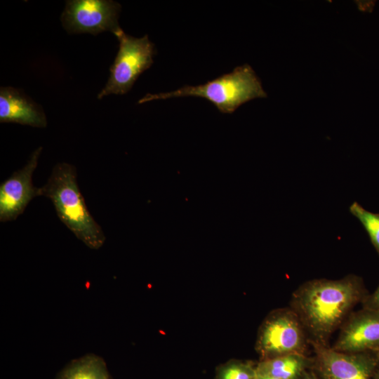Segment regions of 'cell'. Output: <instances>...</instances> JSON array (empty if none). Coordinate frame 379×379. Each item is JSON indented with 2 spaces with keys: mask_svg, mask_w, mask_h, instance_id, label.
Segmentation results:
<instances>
[{
  "mask_svg": "<svg viewBox=\"0 0 379 379\" xmlns=\"http://www.w3.org/2000/svg\"><path fill=\"white\" fill-rule=\"evenodd\" d=\"M60 379H109L102 359L88 355L74 361L62 373Z\"/></svg>",
  "mask_w": 379,
  "mask_h": 379,
  "instance_id": "obj_12",
  "label": "cell"
},
{
  "mask_svg": "<svg viewBox=\"0 0 379 379\" xmlns=\"http://www.w3.org/2000/svg\"><path fill=\"white\" fill-rule=\"evenodd\" d=\"M42 149V147L36 149L25 166L1 183V222L15 220L34 197L41 196V188L36 187L32 183V175Z\"/></svg>",
  "mask_w": 379,
  "mask_h": 379,
  "instance_id": "obj_8",
  "label": "cell"
},
{
  "mask_svg": "<svg viewBox=\"0 0 379 379\" xmlns=\"http://www.w3.org/2000/svg\"><path fill=\"white\" fill-rule=\"evenodd\" d=\"M40 188L41 196L51 201L58 218L78 239L94 250L104 245L105 235L87 208L73 165L57 164L47 182Z\"/></svg>",
  "mask_w": 379,
  "mask_h": 379,
  "instance_id": "obj_2",
  "label": "cell"
},
{
  "mask_svg": "<svg viewBox=\"0 0 379 379\" xmlns=\"http://www.w3.org/2000/svg\"><path fill=\"white\" fill-rule=\"evenodd\" d=\"M373 379H379V356H378V366H377V368H376V370H375V372L374 373Z\"/></svg>",
  "mask_w": 379,
  "mask_h": 379,
  "instance_id": "obj_17",
  "label": "cell"
},
{
  "mask_svg": "<svg viewBox=\"0 0 379 379\" xmlns=\"http://www.w3.org/2000/svg\"><path fill=\"white\" fill-rule=\"evenodd\" d=\"M312 360L304 354H289L267 359L256 367L258 375L278 379H302L312 368Z\"/></svg>",
  "mask_w": 379,
  "mask_h": 379,
  "instance_id": "obj_11",
  "label": "cell"
},
{
  "mask_svg": "<svg viewBox=\"0 0 379 379\" xmlns=\"http://www.w3.org/2000/svg\"><path fill=\"white\" fill-rule=\"evenodd\" d=\"M312 370L319 379H373L379 351L347 353L314 343Z\"/></svg>",
  "mask_w": 379,
  "mask_h": 379,
  "instance_id": "obj_5",
  "label": "cell"
},
{
  "mask_svg": "<svg viewBox=\"0 0 379 379\" xmlns=\"http://www.w3.org/2000/svg\"><path fill=\"white\" fill-rule=\"evenodd\" d=\"M362 303L363 307L379 310V286L373 293L367 295Z\"/></svg>",
  "mask_w": 379,
  "mask_h": 379,
  "instance_id": "obj_15",
  "label": "cell"
},
{
  "mask_svg": "<svg viewBox=\"0 0 379 379\" xmlns=\"http://www.w3.org/2000/svg\"><path fill=\"white\" fill-rule=\"evenodd\" d=\"M255 379H278V378H272V377H270V376H265V375H258Z\"/></svg>",
  "mask_w": 379,
  "mask_h": 379,
  "instance_id": "obj_18",
  "label": "cell"
},
{
  "mask_svg": "<svg viewBox=\"0 0 379 379\" xmlns=\"http://www.w3.org/2000/svg\"><path fill=\"white\" fill-rule=\"evenodd\" d=\"M257 375L256 368L248 364L238 363L224 368L220 379H255Z\"/></svg>",
  "mask_w": 379,
  "mask_h": 379,
  "instance_id": "obj_14",
  "label": "cell"
},
{
  "mask_svg": "<svg viewBox=\"0 0 379 379\" xmlns=\"http://www.w3.org/2000/svg\"><path fill=\"white\" fill-rule=\"evenodd\" d=\"M332 348L347 353L379 351V310L363 307L352 314Z\"/></svg>",
  "mask_w": 379,
  "mask_h": 379,
  "instance_id": "obj_9",
  "label": "cell"
},
{
  "mask_svg": "<svg viewBox=\"0 0 379 379\" xmlns=\"http://www.w3.org/2000/svg\"><path fill=\"white\" fill-rule=\"evenodd\" d=\"M349 210L362 225L379 254V213L366 210L357 201L350 205Z\"/></svg>",
  "mask_w": 379,
  "mask_h": 379,
  "instance_id": "obj_13",
  "label": "cell"
},
{
  "mask_svg": "<svg viewBox=\"0 0 379 379\" xmlns=\"http://www.w3.org/2000/svg\"><path fill=\"white\" fill-rule=\"evenodd\" d=\"M304 329L293 310L280 312L265 323L259 339L260 349L270 358L304 354Z\"/></svg>",
  "mask_w": 379,
  "mask_h": 379,
  "instance_id": "obj_7",
  "label": "cell"
},
{
  "mask_svg": "<svg viewBox=\"0 0 379 379\" xmlns=\"http://www.w3.org/2000/svg\"><path fill=\"white\" fill-rule=\"evenodd\" d=\"M302 379H319V378L313 370L309 369L305 372Z\"/></svg>",
  "mask_w": 379,
  "mask_h": 379,
  "instance_id": "obj_16",
  "label": "cell"
},
{
  "mask_svg": "<svg viewBox=\"0 0 379 379\" xmlns=\"http://www.w3.org/2000/svg\"><path fill=\"white\" fill-rule=\"evenodd\" d=\"M185 96L205 98L220 112L231 114L242 104L257 98H266L267 94L252 67L245 64L204 84L184 86L167 93H148L138 103Z\"/></svg>",
  "mask_w": 379,
  "mask_h": 379,
  "instance_id": "obj_3",
  "label": "cell"
},
{
  "mask_svg": "<svg viewBox=\"0 0 379 379\" xmlns=\"http://www.w3.org/2000/svg\"><path fill=\"white\" fill-rule=\"evenodd\" d=\"M120 11L121 5L111 0H70L66 1L61 21L70 34L96 35L106 31L114 34L121 29Z\"/></svg>",
  "mask_w": 379,
  "mask_h": 379,
  "instance_id": "obj_6",
  "label": "cell"
},
{
  "mask_svg": "<svg viewBox=\"0 0 379 379\" xmlns=\"http://www.w3.org/2000/svg\"><path fill=\"white\" fill-rule=\"evenodd\" d=\"M119 41V48L110 67V74L98 99L111 95L128 92L139 76L153 63L155 48L147 35L135 38L126 34L122 29L114 34Z\"/></svg>",
  "mask_w": 379,
  "mask_h": 379,
  "instance_id": "obj_4",
  "label": "cell"
},
{
  "mask_svg": "<svg viewBox=\"0 0 379 379\" xmlns=\"http://www.w3.org/2000/svg\"><path fill=\"white\" fill-rule=\"evenodd\" d=\"M0 122L44 128L47 120L42 108L20 90L0 89Z\"/></svg>",
  "mask_w": 379,
  "mask_h": 379,
  "instance_id": "obj_10",
  "label": "cell"
},
{
  "mask_svg": "<svg viewBox=\"0 0 379 379\" xmlns=\"http://www.w3.org/2000/svg\"><path fill=\"white\" fill-rule=\"evenodd\" d=\"M367 295L362 280L354 275L335 280L315 279L296 291L293 311L315 343L324 345L351 310Z\"/></svg>",
  "mask_w": 379,
  "mask_h": 379,
  "instance_id": "obj_1",
  "label": "cell"
}]
</instances>
